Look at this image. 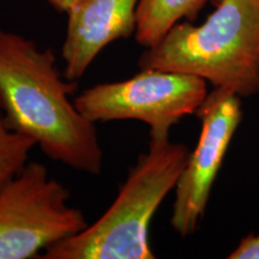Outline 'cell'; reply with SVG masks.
I'll use <instances>...</instances> for the list:
<instances>
[{"label": "cell", "instance_id": "1", "mask_svg": "<svg viewBox=\"0 0 259 259\" xmlns=\"http://www.w3.org/2000/svg\"><path fill=\"white\" fill-rule=\"evenodd\" d=\"M51 48L0 28V108L6 127L34 139L42 153L72 169L99 176L103 153L95 124L70 95Z\"/></svg>", "mask_w": 259, "mask_h": 259}, {"label": "cell", "instance_id": "2", "mask_svg": "<svg viewBox=\"0 0 259 259\" xmlns=\"http://www.w3.org/2000/svg\"><path fill=\"white\" fill-rule=\"evenodd\" d=\"M141 70L189 73L240 97L259 93V0H216L205 22H179L138 59Z\"/></svg>", "mask_w": 259, "mask_h": 259}, {"label": "cell", "instance_id": "3", "mask_svg": "<svg viewBox=\"0 0 259 259\" xmlns=\"http://www.w3.org/2000/svg\"><path fill=\"white\" fill-rule=\"evenodd\" d=\"M190 150L169 136H150L112 205L76 235L46 248L44 259H154L149 226L162 200L176 189Z\"/></svg>", "mask_w": 259, "mask_h": 259}, {"label": "cell", "instance_id": "4", "mask_svg": "<svg viewBox=\"0 0 259 259\" xmlns=\"http://www.w3.org/2000/svg\"><path fill=\"white\" fill-rule=\"evenodd\" d=\"M70 192L38 162H30L0 192V259L40 257L88 222Z\"/></svg>", "mask_w": 259, "mask_h": 259}, {"label": "cell", "instance_id": "5", "mask_svg": "<svg viewBox=\"0 0 259 259\" xmlns=\"http://www.w3.org/2000/svg\"><path fill=\"white\" fill-rule=\"evenodd\" d=\"M206 96V80L200 77L144 69L132 78L83 90L73 102L94 124L138 120L150 127V136H169L171 126L196 113Z\"/></svg>", "mask_w": 259, "mask_h": 259}, {"label": "cell", "instance_id": "6", "mask_svg": "<svg viewBox=\"0 0 259 259\" xmlns=\"http://www.w3.org/2000/svg\"><path fill=\"white\" fill-rule=\"evenodd\" d=\"M196 114L202 131L176 185L170 218L171 227L183 238L196 232L208 205L213 181L241 121L240 96L213 88Z\"/></svg>", "mask_w": 259, "mask_h": 259}, {"label": "cell", "instance_id": "7", "mask_svg": "<svg viewBox=\"0 0 259 259\" xmlns=\"http://www.w3.org/2000/svg\"><path fill=\"white\" fill-rule=\"evenodd\" d=\"M139 0H79L67 12L64 77L77 82L106 46L137 29Z\"/></svg>", "mask_w": 259, "mask_h": 259}, {"label": "cell", "instance_id": "8", "mask_svg": "<svg viewBox=\"0 0 259 259\" xmlns=\"http://www.w3.org/2000/svg\"><path fill=\"white\" fill-rule=\"evenodd\" d=\"M206 0H139L136 41L153 47L181 19L193 22Z\"/></svg>", "mask_w": 259, "mask_h": 259}, {"label": "cell", "instance_id": "9", "mask_svg": "<svg viewBox=\"0 0 259 259\" xmlns=\"http://www.w3.org/2000/svg\"><path fill=\"white\" fill-rule=\"evenodd\" d=\"M34 139L6 127L0 108V192L27 166Z\"/></svg>", "mask_w": 259, "mask_h": 259}, {"label": "cell", "instance_id": "10", "mask_svg": "<svg viewBox=\"0 0 259 259\" xmlns=\"http://www.w3.org/2000/svg\"><path fill=\"white\" fill-rule=\"evenodd\" d=\"M229 259H259V233L246 235L228 254Z\"/></svg>", "mask_w": 259, "mask_h": 259}, {"label": "cell", "instance_id": "11", "mask_svg": "<svg viewBox=\"0 0 259 259\" xmlns=\"http://www.w3.org/2000/svg\"><path fill=\"white\" fill-rule=\"evenodd\" d=\"M52 5V8L56 9L58 12H63V14H67L69 10L76 4L79 0H47Z\"/></svg>", "mask_w": 259, "mask_h": 259}]
</instances>
